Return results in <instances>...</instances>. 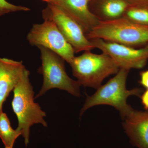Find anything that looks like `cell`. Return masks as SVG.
I'll list each match as a JSON object with an SVG mask.
<instances>
[{
	"mask_svg": "<svg viewBox=\"0 0 148 148\" xmlns=\"http://www.w3.org/2000/svg\"><path fill=\"white\" fill-rule=\"evenodd\" d=\"M29 10L30 9L26 7L14 5L6 0H0V16L10 12Z\"/></svg>",
	"mask_w": 148,
	"mask_h": 148,
	"instance_id": "obj_15",
	"label": "cell"
},
{
	"mask_svg": "<svg viewBox=\"0 0 148 148\" xmlns=\"http://www.w3.org/2000/svg\"><path fill=\"white\" fill-rule=\"evenodd\" d=\"M22 132L17 129L14 130L7 114L2 112L0 113V138L5 148H13L17 138Z\"/></svg>",
	"mask_w": 148,
	"mask_h": 148,
	"instance_id": "obj_13",
	"label": "cell"
},
{
	"mask_svg": "<svg viewBox=\"0 0 148 148\" xmlns=\"http://www.w3.org/2000/svg\"><path fill=\"white\" fill-rule=\"evenodd\" d=\"M42 1L46 2H47L48 3H51L53 2L54 0H42Z\"/></svg>",
	"mask_w": 148,
	"mask_h": 148,
	"instance_id": "obj_19",
	"label": "cell"
},
{
	"mask_svg": "<svg viewBox=\"0 0 148 148\" xmlns=\"http://www.w3.org/2000/svg\"><path fill=\"white\" fill-rule=\"evenodd\" d=\"M30 72L25 69L19 82L13 90L14 96L12 106L17 117V129L22 132L24 143L29 144L30 127L35 124L40 123L44 127L47 126L44 119L46 116L40 105L34 102V92L29 79Z\"/></svg>",
	"mask_w": 148,
	"mask_h": 148,
	"instance_id": "obj_2",
	"label": "cell"
},
{
	"mask_svg": "<svg viewBox=\"0 0 148 148\" xmlns=\"http://www.w3.org/2000/svg\"><path fill=\"white\" fill-rule=\"evenodd\" d=\"M129 5H148V0H124Z\"/></svg>",
	"mask_w": 148,
	"mask_h": 148,
	"instance_id": "obj_17",
	"label": "cell"
},
{
	"mask_svg": "<svg viewBox=\"0 0 148 148\" xmlns=\"http://www.w3.org/2000/svg\"><path fill=\"white\" fill-rule=\"evenodd\" d=\"M26 69L22 61L0 58V113L3 103L19 82Z\"/></svg>",
	"mask_w": 148,
	"mask_h": 148,
	"instance_id": "obj_10",
	"label": "cell"
},
{
	"mask_svg": "<svg viewBox=\"0 0 148 148\" xmlns=\"http://www.w3.org/2000/svg\"><path fill=\"white\" fill-rule=\"evenodd\" d=\"M141 101L144 108L148 111V88L141 95Z\"/></svg>",
	"mask_w": 148,
	"mask_h": 148,
	"instance_id": "obj_18",
	"label": "cell"
},
{
	"mask_svg": "<svg viewBox=\"0 0 148 148\" xmlns=\"http://www.w3.org/2000/svg\"><path fill=\"white\" fill-rule=\"evenodd\" d=\"M140 84L147 89L148 88V69L140 73Z\"/></svg>",
	"mask_w": 148,
	"mask_h": 148,
	"instance_id": "obj_16",
	"label": "cell"
},
{
	"mask_svg": "<svg viewBox=\"0 0 148 148\" xmlns=\"http://www.w3.org/2000/svg\"><path fill=\"white\" fill-rule=\"evenodd\" d=\"M130 70L120 69L113 77L106 84L97 88L92 95H88L83 107L80 111L81 116L88 109L98 105H109L119 111L122 119H124L133 111L127 103V98L131 95L141 96L143 90L135 88L127 90L126 80Z\"/></svg>",
	"mask_w": 148,
	"mask_h": 148,
	"instance_id": "obj_1",
	"label": "cell"
},
{
	"mask_svg": "<svg viewBox=\"0 0 148 148\" xmlns=\"http://www.w3.org/2000/svg\"><path fill=\"white\" fill-rule=\"evenodd\" d=\"M93 47L112 58L119 69H140L148 60V43L145 47L135 49L131 47L109 42L99 38L90 40Z\"/></svg>",
	"mask_w": 148,
	"mask_h": 148,
	"instance_id": "obj_8",
	"label": "cell"
},
{
	"mask_svg": "<svg viewBox=\"0 0 148 148\" xmlns=\"http://www.w3.org/2000/svg\"><path fill=\"white\" fill-rule=\"evenodd\" d=\"M41 24H34L27 35L31 45L47 48L60 56L69 64L75 57V51L53 21L44 19Z\"/></svg>",
	"mask_w": 148,
	"mask_h": 148,
	"instance_id": "obj_6",
	"label": "cell"
},
{
	"mask_svg": "<svg viewBox=\"0 0 148 148\" xmlns=\"http://www.w3.org/2000/svg\"><path fill=\"white\" fill-rule=\"evenodd\" d=\"M123 17L136 24L148 26V5H129Z\"/></svg>",
	"mask_w": 148,
	"mask_h": 148,
	"instance_id": "obj_14",
	"label": "cell"
},
{
	"mask_svg": "<svg viewBox=\"0 0 148 148\" xmlns=\"http://www.w3.org/2000/svg\"><path fill=\"white\" fill-rule=\"evenodd\" d=\"M129 5L124 0H89L90 11L100 21L123 17Z\"/></svg>",
	"mask_w": 148,
	"mask_h": 148,
	"instance_id": "obj_12",
	"label": "cell"
},
{
	"mask_svg": "<svg viewBox=\"0 0 148 148\" xmlns=\"http://www.w3.org/2000/svg\"><path fill=\"white\" fill-rule=\"evenodd\" d=\"M73 75L80 86L97 89L106 78L116 74L119 68L106 53L95 54L90 51L75 56L70 64Z\"/></svg>",
	"mask_w": 148,
	"mask_h": 148,
	"instance_id": "obj_3",
	"label": "cell"
},
{
	"mask_svg": "<svg viewBox=\"0 0 148 148\" xmlns=\"http://www.w3.org/2000/svg\"><path fill=\"white\" fill-rule=\"evenodd\" d=\"M123 126L133 145L148 148V111L133 110L123 119Z\"/></svg>",
	"mask_w": 148,
	"mask_h": 148,
	"instance_id": "obj_11",
	"label": "cell"
},
{
	"mask_svg": "<svg viewBox=\"0 0 148 148\" xmlns=\"http://www.w3.org/2000/svg\"><path fill=\"white\" fill-rule=\"evenodd\" d=\"M42 15L44 19H49L55 23L75 53L95 48L79 24L54 4L48 3L46 8L42 10Z\"/></svg>",
	"mask_w": 148,
	"mask_h": 148,
	"instance_id": "obj_7",
	"label": "cell"
},
{
	"mask_svg": "<svg viewBox=\"0 0 148 148\" xmlns=\"http://www.w3.org/2000/svg\"><path fill=\"white\" fill-rule=\"evenodd\" d=\"M51 3L79 24L86 36L99 23L89 9V0H54Z\"/></svg>",
	"mask_w": 148,
	"mask_h": 148,
	"instance_id": "obj_9",
	"label": "cell"
},
{
	"mask_svg": "<svg viewBox=\"0 0 148 148\" xmlns=\"http://www.w3.org/2000/svg\"><path fill=\"white\" fill-rule=\"evenodd\" d=\"M86 36L89 40L101 39L132 47L148 43V26L136 24L121 17L99 21Z\"/></svg>",
	"mask_w": 148,
	"mask_h": 148,
	"instance_id": "obj_4",
	"label": "cell"
},
{
	"mask_svg": "<svg viewBox=\"0 0 148 148\" xmlns=\"http://www.w3.org/2000/svg\"><path fill=\"white\" fill-rule=\"evenodd\" d=\"M38 48L40 51L42 60V65L38 69V72L42 74L43 82L42 87L35 99L44 95L48 90L55 88L66 90L76 97L81 96L80 85L67 74L65 60L47 48L42 46Z\"/></svg>",
	"mask_w": 148,
	"mask_h": 148,
	"instance_id": "obj_5",
	"label": "cell"
}]
</instances>
